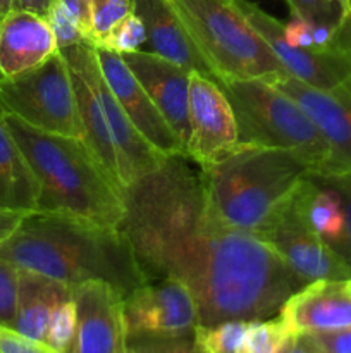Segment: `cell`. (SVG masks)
<instances>
[{
  "instance_id": "d6986e66",
  "label": "cell",
  "mask_w": 351,
  "mask_h": 353,
  "mask_svg": "<svg viewBox=\"0 0 351 353\" xmlns=\"http://www.w3.org/2000/svg\"><path fill=\"white\" fill-rule=\"evenodd\" d=\"M69 299H72V288L69 285L34 272L19 271L17 310L12 330L30 340L45 343L55 309Z\"/></svg>"
},
{
  "instance_id": "836d02e7",
  "label": "cell",
  "mask_w": 351,
  "mask_h": 353,
  "mask_svg": "<svg viewBox=\"0 0 351 353\" xmlns=\"http://www.w3.org/2000/svg\"><path fill=\"white\" fill-rule=\"evenodd\" d=\"M151 353H200L193 334L179 338H150Z\"/></svg>"
},
{
  "instance_id": "4fadbf2b",
  "label": "cell",
  "mask_w": 351,
  "mask_h": 353,
  "mask_svg": "<svg viewBox=\"0 0 351 353\" xmlns=\"http://www.w3.org/2000/svg\"><path fill=\"white\" fill-rule=\"evenodd\" d=\"M72 299L78 321L71 353H123V293L105 281H88L72 286Z\"/></svg>"
},
{
  "instance_id": "8992f818",
  "label": "cell",
  "mask_w": 351,
  "mask_h": 353,
  "mask_svg": "<svg viewBox=\"0 0 351 353\" xmlns=\"http://www.w3.org/2000/svg\"><path fill=\"white\" fill-rule=\"evenodd\" d=\"M219 85L236 114L240 143L286 148L298 154L312 171H329V143L291 97L262 79H233Z\"/></svg>"
},
{
  "instance_id": "5bb4252c",
  "label": "cell",
  "mask_w": 351,
  "mask_h": 353,
  "mask_svg": "<svg viewBox=\"0 0 351 353\" xmlns=\"http://www.w3.org/2000/svg\"><path fill=\"white\" fill-rule=\"evenodd\" d=\"M291 97L322 131L332 152L327 172H351V76L332 90H319L292 76L274 83Z\"/></svg>"
},
{
  "instance_id": "7402d4cb",
  "label": "cell",
  "mask_w": 351,
  "mask_h": 353,
  "mask_svg": "<svg viewBox=\"0 0 351 353\" xmlns=\"http://www.w3.org/2000/svg\"><path fill=\"white\" fill-rule=\"evenodd\" d=\"M291 338L281 317L250 321L246 334L236 353H279Z\"/></svg>"
},
{
  "instance_id": "d590c367",
  "label": "cell",
  "mask_w": 351,
  "mask_h": 353,
  "mask_svg": "<svg viewBox=\"0 0 351 353\" xmlns=\"http://www.w3.org/2000/svg\"><path fill=\"white\" fill-rule=\"evenodd\" d=\"M52 3H54V0H14V9L28 10V12L47 17Z\"/></svg>"
},
{
  "instance_id": "8d00e7d4",
  "label": "cell",
  "mask_w": 351,
  "mask_h": 353,
  "mask_svg": "<svg viewBox=\"0 0 351 353\" xmlns=\"http://www.w3.org/2000/svg\"><path fill=\"white\" fill-rule=\"evenodd\" d=\"M289 353H322L317 348V345L313 343L312 338L308 334H298V336H292L291 341V350Z\"/></svg>"
},
{
  "instance_id": "8fae6325",
  "label": "cell",
  "mask_w": 351,
  "mask_h": 353,
  "mask_svg": "<svg viewBox=\"0 0 351 353\" xmlns=\"http://www.w3.org/2000/svg\"><path fill=\"white\" fill-rule=\"evenodd\" d=\"M96 59L107 85L112 90L114 97L126 112L127 119L133 123L138 133L151 145L157 152L169 155H186V148L178 134L174 133L160 110L155 107L148 93L131 72L124 59L119 54L107 48L95 47ZM188 157V155H186Z\"/></svg>"
},
{
  "instance_id": "f1b7e54d",
  "label": "cell",
  "mask_w": 351,
  "mask_h": 353,
  "mask_svg": "<svg viewBox=\"0 0 351 353\" xmlns=\"http://www.w3.org/2000/svg\"><path fill=\"white\" fill-rule=\"evenodd\" d=\"M47 21L48 24H50L55 41H57L58 50L65 47H71V45L88 41L86 34L79 30V26L74 23V19L69 16L62 0H54V3H52L50 10H48L47 14Z\"/></svg>"
},
{
  "instance_id": "f546056e",
  "label": "cell",
  "mask_w": 351,
  "mask_h": 353,
  "mask_svg": "<svg viewBox=\"0 0 351 353\" xmlns=\"http://www.w3.org/2000/svg\"><path fill=\"white\" fill-rule=\"evenodd\" d=\"M0 353H55L41 341L30 340L10 327L0 326Z\"/></svg>"
},
{
  "instance_id": "1f68e13d",
  "label": "cell",
  "mask_w": 351,
  "mask_h": 353,
  "mask_svg": "<svg viewBox=\"0 0 351 353\" xmlns=\"http://www.w3.org/2000/svg\"><path fill=\"white\" fill-rule=\"evenodd\" d=\"M284 38L291 47L315 48L312 23L299 16H291V19L284 24Z\"/></svg>"
},
{
  "instance_id": "7bdbcfd3",
  "label": "cell",
  "mask_w": 351,
  "mask_h": 353,
  "mask_svg": "<svg viewBox=\"0 0 351 353\" xmlns=\"http://www.w3.org/2000/svg\"><path fill=\"white\" fill-rule=\"evenodd\" d=\"M344 174H348V178L351 179V172H344Z\"/></svg>"
},
{
  "instance_id": "d4e9b609",
  "label": "cell",
  "mask_w": 351,
  "mask_h": 353,
  "mask_svg": "<svg viewBox=\"0 0 351 353\" xmlns=\"http://www.w3.org/2000/svg\"><path fill=\"white\" fill-rule=\"evenodd\" d=\"M133 12V0H92V45H98L117 23Z\"/></svg>"
},
{
  "instance_id": "e0dca14e",
  "label": "cell",
  "mask_w": 351,
  "mask_h": 353,
  "mask_svg": "<svg viewBox=\"0 0 351 353\" xmlns=\"http://www.w3.org/2000/svg\"><path fill=\"white\" fill-rule=\"evenodd\" d=\"M57 50V41L47 17L14 9L0 19L2 78H14L31 71Z\"/></svg>"
},
{
  "instance_id": "9a60e30c",
  "label": "cell",
  "mask_w": 351,
  "mask_h": 353,
  "mask_svg": "<svg viewBox=\"0 0 351 353\" xmlns=\"http://www.w3.org/2000/svg\"><path fill=\"white\" fill-rule=\"evenodd\" d=\"M291 336L351 327V279L306 283L279 310Z\"/></svg>"
},
{
  "instance_id": "ac0fdd59",
  "label": "cell",
  "mask_w": 351,
  "mask_h": 353,
  "mask_svg": "<svg viewBox=\"0 0 351 353\" xmlns=\"http://www.w3.org/2000/svg\"><path fill=\"white\" fill-rule=\"evenodd\" d=\"M133 10L143 21L151 54L215 79L209 62L169 0H133Z\"/></svg>"
},
{
  "instance_id": "60d3db41",
  "label": "cell",
  "mask_w": 351,
  "mask_h": 353,
  "mask_svg": "<svg viewBox=\"0 0 351 353\" xmlns=\"http://www.w3.org/2000/svg\"><path fill=\"white\" fill-rule=\"evenodd\" d=\"M332 2H337L341 7H343L344 10H346V0H332ZM346 12H348V10H346Z\"/></svg>"
},
{
  "instance_id": "74e56055",
  "label": "cell",
  "mask_w": 351,
  "mask_h": 353,
  "mask_svg": "<svg viewBox=\"0 0 351 353\" xmlns=\"http://www.w3.org/2000/svg\"><path fill=\"white\" fill-rule=\"evenodd\" d=\"M123 353H151L150 338H131L127 340Z\"/></svg>"
},
{
  "instance_id": "f35d334b",
  "label": "cell",
  "mask_w": 351,
  "mask_h": 353,
  "mask_svg": "<svg viewBox=\"0 0 351 353\" xmlns=\"http://www.w3.org/2000/svg\"><path fill=\"white\" fill-rule=\"evenodd\" d=\"M14 9V0H0V19Z\"/></svg>"
},
{
  "instance_id": "83f0119b",
  "label": "cell",
  "mask_w": 351,
  "mask_h": 353,
  "mask_svg": "<svg viewBox=\"0 0 351 353\" xmlns=\"http://www.w3.org/2000/svg\"><path fill=\"white\" fill-rule=\"evenodd\" d=\"M19 269L0 257V326L14 327L17 310Z\"/></svg>"
},
{
  "instance_id": "ab89813d",
  "label": "cell",
  "mask_w": 351,
  "mask_h": 353,
  "mask_svg": "<svg viewBox=\"0 0 351 353\" xmlns=\"http://www.w3.org/2000/svg\"><path fill=\"white\" fill-rule=\"evenodd\" d=\"M291 341H292V336L289 338L288 341H286V343H284V347H282L281 350H279V353H289V350H291Z\"/></svg>"
},
{
  "instance_id": "3957f363",
  "label": "cell",
  "mask_w": 351,
  "mask_h": 353,
  "mask_svg": "<svg viewBox=\"0 0 351 353\" xmlns=\"http://www.w3.org/2000/svg\"><path fill=\"white\" fill-rule=\"evenodd\" d=\"M2 116L40 183L36 210L65 214L110 230L120 226L126 214L124 190L83 138L36 130L3 110Z\"/></svg>"
},
{
  "instance_id": "ee69618b",
  "label": "cell",
  "mask_w": 351,
  "mask_h": 353,
  "mask_svg": "<svg viewBox=\"0 0 351 353\" xmlns=\"http://www.w3.org/2000/svg\"><path fill=\"white\" fill-rule=\"evenodd\" d=\"M0 79H2V76H0Z\"/></svg>"
},
{
  "instance_id": "277c9868",
  "label": "cell",
  "mask_w": 351,
  "mask_h": 353,
  "mask_svg": "<svg viewBox=\"0 0 351 353\" xmlns=\"http://www.w3.org/2000/svg\"><path fill=\"white\" fill-rule=\"evenodd\" d=\"M200 169L212 212L227 226L255 236L312 171L295 152L250 143H240L226 157Z\"/></svg>"
},
{
  "instance_id": "44dd1931",
  "label": "cell",
  "mask_w": 351,
  "mask_h": 353,
  "mask_svg": "<svg viewBox=\"0 0 351 353\" xmlns=\"http://www.w3.org/2000/svg\"><path fill=\"white\" fill-rule=\"evenodd\" d=\"M250 321H226L213 326H198L193 341L200 353H236L246 334Z\"/></svg>"
},
{
  "instance_id": "2e32d148",
  "label": "cell",
  "mask_w": 351,
  "mask_h": 353,
  "mask_svg": "<svg viewBox=\"0 0 351 353\" xmlns=\"http://www.w3.org/2000/svg\"><path fill=\"white\" fill-rule=\"evenodd\" d=\"M120 57L155 103L184 148L189 140V74L182 65L147 50L129 52ZM188 155V152H186Z\"/></svg>"
},
{
  "instance_id": "b9f144b4",
  "label": "cell",
  "mask_w": 351,
  "mask_h": 353,
  "mask_svg": "<svg viewBox=\"0 0 351 353\" xmlns=\"http://www.w3.org/2000/svg\"><path fill=\"white\" fill-rule=\"evenodd\" d=\"M346 10H348V14L351 16V0H346Z\"/></svg>"
},
{
  "instance_id": "4316f807",
  "label": "cell",
  "mask_w": 351,
  "mask_h": 353,
  "mask_svg": "<svg viewBox=\"0 0 351 353\" xmlns=\"http://www.w3.org/2000/svg\"><path fill=\"white\" fill-rule=\"evenodd\" d=\"M291 16H299L312 24L339 26L346 10L332 0H286Z\"/></svg>"
},
{
  "instance_id": "484cf974",
  "label": "cell",
  "mask_w": 351,
  "mask_h": 353,
  "mask_svg": "<svg viewBox=\"0 0 351 353\" xmlns=\"http://www.w3.org/2000/svg\"><path fill=\"white\" fill-rule=\"evenodd\" d=\"M315 174H319L327 185L332 186L341 196L344 210V230L343 236L334 245L332 250L343 259L351 272V179L344 172H315Z\"/></svg>"
},
{
  "instance_id": "30bf717a",
  "label": "cell",
  "mask_w": 351,
  "mask_h": 353,
  "mask_svg": "<svg viewBox=\"0 0 351 353\" xmlns=\"http://www.w3.org/2000/svg\"><path fill=\"white\" fill-rule=\"evenodd\" d=\"M240 147L237 121L226 92L215 79L189 74L188 157L200 168L213 164Z\"/></svg>"
},
{
  "instance_id": "ba28073f",
  "label": "cell",
  "mask_w": 351,
  "mask_h": 353,
  "mask_svg": "<svg viewBox=\"0 0 351 353\" xmlns=\"http://www.w3.org/2000/svg\"><path fill=\"white\" fill-rule=\"evenodd\" d=\"M257 236L267 243L301 281L351 279V272L343 259L306 224L292 199L258 231Z\"/></svg>"
},
{
  "instance_id": "603a6c76",
  "label": "cell",
  "mask_w": 351,
  "mask_h": 353,
  "mask_svg": "<svg viewBox=\"0 0 351 353\" xmlns=\"http://www.w3.org/2000/svg\"><path fill=\"white\" fill-rule=\"evenodd\" d=\"M147 43V31H145L143 21L140 19L136 12H131L124 17L120 23L110 30V33L95 47L107 48L116 54H129V52L140 50L141 45Z\"/></svg>"
},
{
  "instance_id": "5b68a950",
  "label": "cell",
  "mask_w": 351,
  "mask_h": 353,
  "mask_svg": "<svg viewBox=\"0 0 351 353\" xmlns=\"http://www.w3.org/2000/svg\"><path fill=\"white\" fill-rule=\"evenodd\" d=\"M212 69L215 81L289 76L236 0H169Z\"/></svg>"
},
{
  "instance_id": "9c48e42d",
  "label": "cell",
  "mask_w": 351,
  "mask_h": 353,
  "mask_svg": "<svg viewBox=\"0 0 351 353\" xmlns=\"http://www.w3.org/2000/svg\"><path fill=\"white\" fill-rule=\"evenodd\" d=\"M123 317L127 340L189 336L198 324L195 299L174 278L148 281L124 296Z\"/></svg>"
},
{
  "instance_id": "7c38bea8",
  "label": "cell",
  "mask_w": 351,
  "mask_h": 353,
  "mask_svg": "<svg viewBox=\"0 0 351 353\" xmlns=\"http://www.w3.org/2000/svg\"><path fill=\"white\" fill-rule=\"evenodd\" d=\"M61 54L64 55L65 64L71 72L86 145L95 154L103 169L109 172L110 178L116 181V185L124 190L119 178L116 145H114L102 102H100L98 92H96V76L100 72V64L96 59L95 47L85 41V43L61 48Z\"/></svg>"
},
{
  "instance_id": "6da1fadb",
  "label": "cell",
  "mask_w": 351,
  "mask_h": 353,
  "mask_svg": "<svg viewBox=\"0 0 351 353\" xmlns=\"http://www.w3.org/2000/svg\"><path fill=\"white\" fill-rule=\"evenodd\" d=\"M119 230L147 281L179 279L193 295L198 326L260 321L306 283L255 234L224 224L209 207L202 169L186 155L124 188Z\"/></svg>"
},
{
  "instance_id": "7a4b0ae2",
  "label": "cell",
  "mask_w": 351,
  "mask_h": 353,
  "mask_svg": "<svg viewBox=\"0 0 351 353\" xmlns=\"http://www.w3.org/2000/svg\"><path fill=\"white\" fill-rule=\"evenodd\" d=\"M0 257L19 271L72 286L105 281L123 296L145 285L143 271L123 231L57 212L34 210L0 243Z\"/></svg>"
},
{
  "instance_id": "ffe728a7",
  "label": "cell",
  "mask_w": 351,
  "mask_h": 353,
  "mask_svg": "<svg viewBox=\"0 0 351 353\" xmlns=\"http://www.w3.org/2000/svg\"><path fill=\"white\" fill-rule=\"evenodd\" d=\"M40 183L10 134L0 110V209L30 214L38 209Z\"/></svg>"
},
{
  "instance_id": "d6a6232c",
  "label": "cell",
  "mask_w": 351,
  "mask_h": 353,
  "mask_svg": "<svg viewBox=\"0 0 351 353\" xmlns=\"http://www.w3.org/2000/svg\"><path fill=\"white\" fill-rule=\"evenodd\" d=\"M62 3L92 43V0H62Z\"/></svg>"
},
{
  "instance_id": "52a82bcc",
  "label": "cell",
  "mask_w": 351,
  "mask_h": 353,
  "mask_svg": "<svg viewBox=\"0 0 351 353\" xmlns=\"http://www.w3.org/2000/svg\"><path fill=\"white\" fill-rule=\"evenodd\" d=\"M0 109L36 130L85 140L71 72L61 50L31 71L0 79Z\"/></svg>"
},
{
  "instance_id": "e575fe53",
  "label": "cell",
  "mask_w": 351,
  "mask_h": 353,
  "mask_svg": "<svg viewBox=\"0 0 351 353\" xmlns=\"http://www.w3.org/2000/svg\"><path fill=\"white\" fill-rule=\"evenodd\" d=\"M26 214L16 212V210H6L0 209V243L7 240L14 231L19 228L21 221L24 219Z\"/></svg>"
},
{
  "instance_id": "cb8c5ba5",
  "label": "cell",
  "mask_w": 351,
  "mask_h": 353,
  "mask_svg": "<svg viewBox=\"0 0 351 353\" xmlns=\"http://www.w3.org/2000/svg\"><path fill=\"white\" fill-rule=\"evenodd\" d=\"M76 321H78V312H76L74 299L62 302L55 309L48 324L45 345L55 353H71L76 336Z\"/></svg>"
},
{
  "instance_id": "4dcf8cb0",
  "label": "cell",
  "mask_w": 351,
  "mask_h": 353,
  "mask_svg": "<svg viewBox=\"0 0 351 353\" xmlns=\"http://www.w3.org/2000/svg\"><path fill=\"white\" fill-rule=\"evenodd\" d=\"M308 336L322 353H351V327Z\"/></svg>"
}]
</instances>
